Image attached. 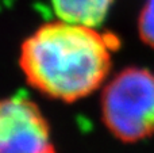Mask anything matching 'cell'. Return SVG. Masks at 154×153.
<instances>
[{
	"instance_id": "obj_1",
	"label": "cell",
	"mask_w": 154,
	"mask_h": 153,
	"mask_svg": "<svg viewBox=\"0 0 154 153\" xmlns=\"http://www.w3.org/2000/svg\"><path fill=\"white\" fill-rule=\"evenodd\" d=\"M118 48L114 34L58 19L42 24L23 41L19 67L38 92L72 103L104 83Z\"/></svg>"
},
{
	"instance_id": "obj_2",
	"label": "cell",
	"mask_w": 154,
	"mask_h": 153,
	"mask_svg": "<svg viewBox=\"0 0 154 153\" xmlns=\"http://www.w3.org/2000/svg\"><path fill=\"white\" fill-rule=\"evenodd\" d=\"M101 119L114 137L137 142L154 134V75L142 68L119 72L103 89Z\"/></svg>"
},
{
	"instance_id": "obj_3",
	"label": "cell",
	"mask_w": 154,
	"mask_h": 153,
	"mask_svg": "<svg viewBox=\"0 0 154 153\" xmlns=\"http://www.w3.org/2000/svg\"><path fill=\"white\" fill-rule=\"evenodd\" d=\"M0 153H57L37 103L22 96L0 99Z\"/></svg>"
},
{
	"instance_id": "obj_4",
	"label": "cell",
	"mask_w": 154,
	"mask_h": 153,
	"mask_svg": "<svg viewBox=\"0 0 154 153\" xmlns=\"http://www.w3.org/2000/svg\"><path fill=\"white\" fill-rule=\"evenodd\" d=\"M114 0H51L58 19L97 27L106 19Z\"/></svg>"
},
{
	"instance_id": "obj_5",
	"label": "cell",
	"mask_w": 154,
	"mask_h": 153,
	"mask_svg": "<svg viewBox=\"0 0 154 153\" xmlns=\"http://www.w3.org/2000/svg\"><path fill=\"white\" fill-rule=\"evenodd\" d=\"M139 35L146 45L154 48V0H147L139 15Z\"/></svg>"
}]
</instances>
